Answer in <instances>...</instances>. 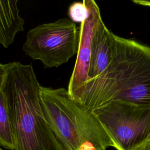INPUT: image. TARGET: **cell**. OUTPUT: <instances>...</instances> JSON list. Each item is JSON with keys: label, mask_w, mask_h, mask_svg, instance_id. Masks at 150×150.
I'll return each mask as SVG.
<instances>
[{"label": "cell", "mask_w": 150, "mask_h": 150, "mask_svg": "<svg viewBox=\"0 0 150 150\" xmlns=\"http://www.w3.org/2000/svg\"><path fill=\"white\" fill-rule=\"evenodd\" d=\"M114 101L150 107V46L115 34L110 62L86 81L81 104L92 112Z\"/></svg>", "instance_id": "6da1fadb"}, {"label": "cell", "mask_w": 150, "mask_h": 150, "mask_svg": "<svg viewBox=\"0 0 150 150\" xmlns=\"http://www.w3.org/2000/svg\"><path fill=\"white\" fill-rule=\"evenodd\" d=\"M15 150V144L12 122L5 94L0 87V147Z\"/></svg>", "instance_id": "9c48e42d"}, {"label": "cell", "mask_w": 150, "mask_h": 150, "mask_svg": "<svg viewBox=\"0 0 150 150\" xmlns=\"http://www.w3.org/2000/svg\"><path fill=\"white\" fill-rule=\"evenodd\" d=\"M88 11L87 18L80 23L79 47L74 67L68 84L67 91L71 99L81 104L84 84L88 73L91 53L92 40L96 30L103 21L98 6L94 0H83Z\"/></svg>", "instance_id": "8992f818"}, {"label": "cell", "mask_w": 150, "mask_h": 150, "mask_svg": "<svg viewBox=\"0 0 150 150\" xmlns=\"http://www.w3.org/2000/svg\"><path fill=\"white\" fill-rule=\"evenodd\" d=\"M18 0H0V44L12 45L17 33L24 30V20L19 15Z\"/></svg>", "instance_id": "ba28073f"}, {"label": "cell", "mask_w": 150, "mask_h": 150, "mask_svg": "<svg viewBox=\"0 0 150 150\" xmlns=\"http://www.w3.org/2000/svg\"><path fill=\"white\" fill-rule=\"evenodd\" d=\"M0 150H3V149H2V148L0 147Z\"/></svg>", "instance_id": "9a60e30c"}, {"label": "cell", "mask_w": 150, "mask_h": 150, "mask_svg": "<svg viewBox=\"0 0 150 150\" xmlns=\"http://www.w3.org/2000/svg\"><path fill=\"white\" fill-rule=\"evenodd\" d=\"M68 15L70 20L74 23H81L87 18L88 11L83 1L75 2L69 6Z\"/></svg>", "instance_id": "30bf717a"}, {"label": "cell", "mask_w": 150, "mask_h": 150, "mask_svg": "<svg viewBox=\"0 0 150 150\" xmlns=\"http://www.w3.org/2000/svg\"><path fill=\"white\" fill-rule=\"evenodd\" d=\"M5 73V64L0 63V87L1 86Z\"/></svg>", "instance_id": "5bb4252c"}, {"label": "cell", "mask_w": 150, "mask_h": 150, "mask_svg": "<svg viewBox=\"0 0 150 150\" xmlns=\"http://www.w3.org/2000/svg\"><path fill=\"white\" fill-rule=\"evenodd\" d=\"M79 150H103V149L97 148L94 145H93L92 143L90 142L85 141L81 144L79 148Z\"/></svg>", "instance_id": "8fae6325"}, {"label": "cell", "mask_w": 150, "mask_h": 150, "mask_svg": "<svg viewBox=\"0 0 150 150\" xmlns=\"http://www.w3.org/2000/svg\"><path fill=\"white\" fill-rule=\"evenodd\" d=\"M79 40L76 23L61 18L29 30L23 50L33 60H40L45 68L58 67L77 54Z\"/></svg>", "instance_id": "277c9868"}, {"label": "cell", "mask_w": 150, "mask_h": 150, "mask_svg": "<svg viewBox=\"0 0 150 150\" xmlns=\"http://www.w3.org/2000/svg\"><path fill=\"white\" fill-rule=\"evenodd\" d=\"M40 86L31 64H5L1 88L12 122L15 150H64L43 113Z\"/></svg>", "instance_id": "7a4b0ae2"}, {"label": "cell", "mask_w": 150, "mask_h": 150, "mask_svg": "<svg viewBox=\"0 0 150 150\" xmlns=\"http://www.w3.org/2000/svg\"><path fill=\"white\" fill-rule=\"evenodd\" d=\"M114 37V34L102 21L97 27L92 40L88 79L100 75L108 66L112 56Z\"/></svg>", "instance_id": "52a82bcc"}, {"label": "cell", "mask_w": 150, "mask_h": 150, "mask_svg": "<svg viewBox=\"0 0 150 150\" xmlns=\"http://www.w3.org/2000/svg\"><path fill=\"white\" fill-rule=\"evenodd\" d=\"M132 150H150V138Z\"/></svg>", "instance_id": "7c38bea8"}, {"label": "cell", "mask_w": 150, "mask_h": 150, "mask_svg": "<svg viewBox=\"0 0 150 150\" xmlns=\"http://www.w3.org/2000/svg\"><path fill=\"white\" fill-rule=\"evenodd\" d=\"M132 2L136 4L146 6H150V1H145V0H134Z\"/></svg>", "instance_id": "4fadbf2b"}, {"label": "cell", "mask_w": 150, "mask_h": 150, "mask_svg": "<svg viewBox=\"0 0 150 150\" xmlns=\"http://www.w3.org/2000/svg\"><path fill=\"white\" fill-rule=\"evenodd\" d=\"M92 112L115 142L117 150H132L150 138V107L114 101Z\"/></svg>", "instance_id": "5b68a950"}, {"label": "cell", "mask_w": 150, "mask_h": 150, "mask_svg": "<svg viewBox=\"0 0 150 150\" xmlns=\"http://www.w3.org/2000/svg\"><path fill=\"white\" fill-rule=\"evenodd\" d=\"M39 98L44 116L64 150H79L85 141L103 150L117 148L96 115L71 99L67 89L40 86Z\"/></svg>", "instance_id": "3957f363"}]
</instances>
